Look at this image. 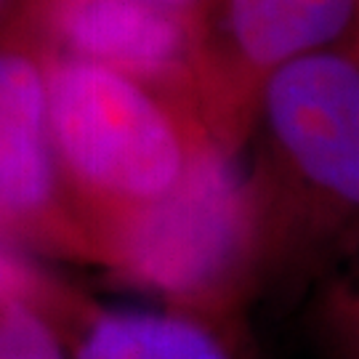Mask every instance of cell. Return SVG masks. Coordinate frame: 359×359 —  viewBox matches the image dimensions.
Listing matches in <instances>:
<instances>
[{
  "label": "cell",
  "instance_id": "obj_5",
  "mask_svg": "<svg viewBox=\"0 0 359 359\" xmlns=\"http://www.w3.org/2000/svg\"><path fill=\"white\" fill-rule=\"evenodd\" d=\"M0 240L93 266L53 144L48 67L22 46H0Z\"/></svg>",
  "mask_w": 359,
  "mask_h": 359
},
{
  "label": "cell",
  "instance_id": "obj_2",
  "mask_svg": "<svg viewBox=\"0 0 359 359\" xmlns=\"http://www.w3.org/2000/svg\"><path fill=\"white\" fill-rule=\"evenodd\" d=\"M46 67L59 168L93 266L102 269L117 234L176 192L218 142L189 93L56 51Z\"/></svg>",
  "mask_w": 359,
  "mask_h": 359
},
{
  "label": "cell",
  "instance_id": "obj_7",
  "mask_svg": "<svg viewBox=\"0 0 359 359\" xmlns=\"http://www.w3.org/2000/svg\"><path fill=\"white\" fill-rule=\"evenodd\" d=\"M56 53L109 67L149 86L197 96L194 22L152 0H40Z\"/></svg>",
  "mask_w": 359,
  "mask_h": 359
},
{
  "label": "cell",
  "instance_id": "obj_12",
  "mask_svg": "<svg viewBox=\"0 0 359 359\" xmlns=\"http://www.w3.org/2000/svg\"><path fill=\"white\" fill-rule=\"evenodd\" d=\"M3 6H6V0H0V8H3Z\"/></svg>",
  "mask_w": 359,
  "mask_h": 359
},
{
  "label": "cell",
  "instance_id": "obj_8",
  "mask_svg": "<svg viewBox=\"0 0 359 359\" xmlns=\"http://www.w3.org/2000/svg\"><path fill=\"white\" fill-rule=\"evenodd\" d=\"M40 271L0 240V359H72L43 304Z\"/></svg>",
  "mask_w": 359,
  "mask_h": 359
},
{
  "label": "cell",
  "instance_id": "obj_3",
  "mask_svg": "<svg viewBox=\"0 0 359 359\" xmlns=\"http://www.w3.org/2000/svg\"><path fill=\"white\" fill-rule=\"evenodd\" d=\"M102 269L154 304L237 317L258 298L248 168L210 147L176 192L117 234Z\"/></svg>",
  "mask_w": 359,
  "mask_h": 359
},
{
  "label": "cell",
  "instance_id": "obj_6",
  "mask_svg": "<svg viewBox=\"0 0 359 359\" xmlns=\"http://www.w3.org/2000/svg\"><path fill=\"white\" fill-rule=\"evenodd\" d=\"M40 295L72 359H258L245 314L107 304L48 271H40Z\"/></svg>",
  "mask_w": 359,
  "mask_h": 359
},
{
  "label": "cell",
  "instance_id": "obj_9",
  "mask_svg": "<svg viewBox=\"0 0 359 359\" xmlns=\"http://www.w3.org/2000/svg\"><path fill=\"white\" fill-rule=\"evenodd\" d=\"M309 322L320 359H359V245L314 285Z\"/></svg>",
  "mask_w": 359,
  "mask_h": 359
},
{
  "label": "cell",
  "instance_id": "obj_1",
  "mask_svg": "<svg viewBox=\"0 0 359 359\" xmlns=\"http://www.w3.org/2000/svg\"><path fill=\"white\" fill-rule=\"evenodd\" d=\"M253 136L258 298L304 293L359 245V59L322 51L283 67Z\"/></svg>",
  "mask_w": 359,
  "mask_h": 359
},
{
  "label": "cell",
  "instance_id": "obj_11",
  "mask_svg": "<svg viewBox=\"0 0 359 359\" xmlns=\"http://www.w3.org/2000/svg\"><path fill=\"white\" fill-rule=\"evenodd\" d=\"M357 43H359V22H357V32H354V38H351V48H354V51H357Z\"/></svg>",
  "mask_w": 359,
  "mask_h": 359
},
{
  "label": "cell",
  "instance_id": "obj_4",
  "mask_svg": "<svg viewBox=\"0 0 359 359\" xmlns=\"http://www.w3.org/2000/svg\"><path fill=\"white\" fill-rule=\"evenodd\" d=\"M194 27V83L210 136L243 154L261 99L283 67L354 38L359 0H218ZM194 22V25H197Z\"/></svg>",
  "mask_w": 359,
  "mask_h": 359
},
{
  "label": "cell",
  "instance_id": "obj_10",
  "mask_svg": "<svg viewBox=\"0 0 359 359\" xmlns=\"http://www.w3.org/2000/svg\"><path fill=\"white\" fill-rule=\"evenodd\" d=\"M152 3L160 6V8H165V11L187 16L192 22L200 19V13H205V6H208V0H152Z\"/></svg>",
  "mask_w": 359,
  "mask_h": 359
}]
</instances>
